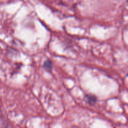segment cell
<instances>
[{
	"label": "cell",
	"mask_w": 128,
	"mask_h": 128,
	"mask_svg": "<svg viewBox=\"0 0 128 128\" xmlns=\"http://www.w3.org/2000/svg\"><path fill=\"white\" fill-rule=\"evenodd\" d=\"M85 99H86V100L89 104H94L96 102V101H97L96 98L94 96H93V95H86V97H85Z\"/></svg>",
	"instance_id": "6da1fadb"
},
{
	"label": "cell",
	"mask_w": 128,
	"mask_h": 128,
	"mask_svg": "<svg viewBox=\"0 0 128 128\" xmlns=\"http://www.w3.org/2000/svg\"><path fill=\"white\" fill-rule=\"evenodd\" d=\"M44 68L47 70H51L52 68V63L50 60H47L44 63Z\"/></svg>",
	"instance_id": "7a4b0ae2"
}]
</instances>
